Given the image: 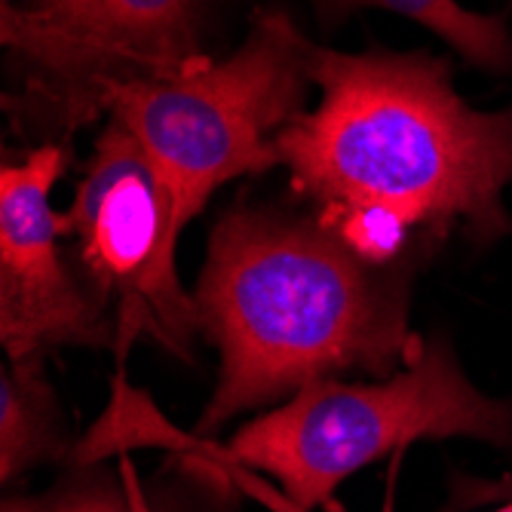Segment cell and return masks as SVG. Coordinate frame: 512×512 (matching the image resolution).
<instances>
[{"label":"cell","instance_id":"cell-9","mask_svg":"<svg viewBox=\"0 0 512 512\" xmlns=\"http://www.w3.org/2000/svg\"><path fill=\"white\" fill-rule=\"evenodd\" d=\"M65 451L43 359L13 362L0 375V476L13 482L34 463Z\"/></svg>","mask_w":512,"mask_h":512},{"label":"cell","instance_id":"cell-6","mask_svg":"<svg viewBox=\"0 0 512 512\" xmlns=\"http://www.w3.org/2000/svg\"><path fill=\"white\" fill-rule=\"evenodd\" d=\"M200 0H4L0 34L28 89L10 96L16 123L83 126L105 89L166 77L197 62Z\"/></svg>","mask_w":512,"mask_h":512},{"label":"cell","instance_id":"cell-12","mask_svg":"<svg viewBox=\"0 0 512 512\" xmlns=\"http://www.w3.org/2000/svg\"><path fill=\"white\" fill-rule=\"evenodd\" d=\"M494 512H512V500H509V503H500V506H497Z\"/></svg>","mask_w":512,"mask_h":512},{"label":"cell","instance_id":"cell-2","mask_svg":"<svg viewBox=\"0 0 512 512\" xmlns=\"http://www.w3.org/2000/svg\"><path fill=\"white\" fill-rule=\"evenodd\" d=\"M194 298L221 353L206 433L338 371L396 375L424 347L408 332L405 276L276 209L234 206L218 218Z\"/></svg>","mask_w":512,"mask_h":512},{"label":"cell","instance_id":"cell-10","mask_svg":"<svg viewBox=\"0 0 512 512\" xmlns=\"http://www.w3.org/2000/svg\"><path fill=\"white\" fill-rule=\"evenodd\" d=\"M4 512H157L135 488L92 482L40 500H7Z\"/></svg>","mask_w":512,"mask_h":512},{"label":"cell","instance_id":"cell-3","mask_svg":"<svg viewBox=\"0 0 512 512\" xmlns=\"http://www.w3.org/2000/svg\"><path fill=\"white\" fill-rule=\"evenodd\" d=\"M467 436L512 448V402L473 387L445 338L424 341L384 384L322 378L218 448L230 467L273 476L298 509L329 506L362 467L417 439Z\"/></svg>","mask_w":512,"mask_h":512},{"label":"cell","instance_id":"cell-8","mask_svg":"<svg viewBox=\"0 0 512 512\" xmlns=\"http://www.w3.org/2000/svg\"><path fill=\"white\" fill-rule=\"evenodd\" d=\"M322 25L344 22L356 10H387L421 22L451 50L482 71H512V34L503 16H485L460 7L457 0H313Z\"/></svg>","mask_w":512,"mask_h":512},{"label":"cell","instance_id":"cell-7","mask_svg":"<svg viewBox=\"0 0 512 512\" xmlns=\"http://www.w3.org/2000/svg\"><path fill=\"white\" fill-rule=\"evenodd\" d=\"M68 166L62 145H40L0 166V338L10 362L43 359L53 347H117L108 304L71 276L59 237L65 215L50 203Z\"/></svg>","mask_w":512,"mask_h":512},{"label":"cell","instance_id":"cell-11","mask_svg":"<svg viewBox=\"0 0 512 512\" xmlns=\"http://www.w3.org/2000/svg\"><path fill=\"white\" fill-rule=\"evenodd\" d=\"M509 500H512V476H500L494 482L473 479V476H454L448 512H463V509L485 506V503H509Z\"/></svg>","mask_w":512,"mask_h":512},{"label":"cell","instance_id":"cell-5","mask_svg":"<svg viewBox=\"0 0 512 512\" xmlns=\"http://www.w3.org/2000/svg\"><path fill=\"white\" fill-rule=\"evenodd\" d=\"M65 227L77 240L89 289L117 322V356L151 338L191 359V341L203 329L197 298L181 289L175 270L178 203L154 157L117 117L96 138Z\"/></svg>","mask_w":512,"mask_h":512},{"label":"cell","instance_id":"cell-4","mask_svg":"<svg viewBox=\"0 0 512 512\" xmlns=\"http://www.w3.org/2000/svg\"><path fill=\"white\" fill-rule=\"evenodd\" d=\"M307 43L289 16L261 10L234 56H200L175 74L105 89V111L132 129L172 184L181 227L221 184L279 166L273 142L304 114L313 83Z\"/></svg>","mask_w":512,"mask_h":512},{"label":"cell","instance_id":"cell-1","mask_svg":"<svg viewBox=\"0 0 512 512\" xmlns=\"http://www.w3.org/2000/svg\"><path fill=\"white\" fill-rule=\"evenodd\" d=\"M313 111L276 135L279 166L313 221L371 267H393L417 234L476 246L512 234V105L479 111L430 53H338L307 43Z\"/></svg>","mask_w":512,"mask_h":512}]
</instances>
